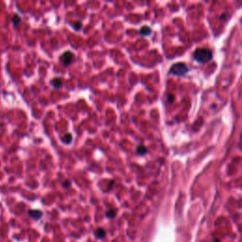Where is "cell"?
Instances as JSON below:
<instances>
[{
    "mask_svg": "<svg viewBox=\"0 0 242 242\" xmlns=\"http://www.w3.org/2000/svg\"><path fill=\"white\" fill-rule=\"evenodd\" d=\"M212 52L207 48H199L194 52V58L200 63H207L212 59Z\"/></svg>",
    "mask_w": 242,
    "mask_h": 242,
    "instance_id": "6da1fadb",
    "label": "cell"
},
{
    "mask_svg": "<svg viewBox=\"0 0 242 242\" xmlns=\"http://www.w3.org/2000/svg\"><path fill=\"white\" fill-rule=\"evenodd\" d=\"M188 72V68L185 65V63H178L173 64L170 68V73L174 74V75H178V76H183V75L186 74Z\"/></svg>",
    "mask_w": 242,
    "mask_h": 242,
    "instance_id": "7a4b0ae2",
    "label": "cell"
},
{
    "mask_svg": "<svg viewBox=\"0 0 242 242\" xmlns=\"http://www.w3.org/2000/svg\"><path fill=\"white\" fill-rule=\"evenodd\" d=\"M73 58H74V54L71 52V51H66V52H64L63 54V56L61 57V60H62V62L63 63L64 65H68V64H70L72 63Z\"/></svg>",
    "mask_w": 242,
    "mask_h": 242,
    "instance_id": "3957f363",
    "label": "cell"
},
{
    "mask_svg": "<svg viewBox=\"0 0 242 242\" xmlns=\"http://www.w3.org/2000/svg\"><path fill=\"white\" fill-rule=\"evenodd\" d=\"M29 214L30 217H33V219H35V220H39L43 216V213L39 210H29Z\"/></svg>",
    "mask_w": 242,
    "mask_h": 242,
    "instance_id": "277c9868",
    "label": "cell"
},
{
    "mask_svg": "<svg viewBox=\"0 0 242 242\" xmlns=\"http://www.w3.org/2000/svg\"><path fill=\"white\" fill-rule=\"evenodd\" d=\"M51 84L54 88H60L63 85V80L61 78H56V79L51 80Z\"/></svg>",
    "mask_w": 242,
    "mask_h": 242,
    "instance_id": "5b68a950",
    "label": "cell"
},
{
    "mask_svg": "<svg viewBox=\"0 0 242 242\" xmlns=\"http://www.w3.org/2000/svg\"><path fill=\"white\" fill-rule=\"evenodd\" d=\"M140 33H141V35H144V36L149 35V34L151 33V28H149V27L144 26V27H142V28H141Z\"/></svg>",
    "mask_w": 242,
    "mask_h": 242,
    "instance_id": "8992f818",
    "label": "cell"
},
{
    "mask_svg": "<svg viewBox=\"0 0 242 242\" xmlns=\"http://www.w3.org/2000/svg\"><path fill=\"white\" fill-rule=\"evenodd\" d=\"M96 236L98 238H103L105 236H106V232H105L104 229H102V228H98V229L96 231Z\"/></svg>",
    "mask_w": 242,
    "mask_h": 242,
    "instance_id": "52a82bcc",
    "label": "cell"
},
{
    "mask_svg": "<svg viewBox=\"0 0 242 242\" xmlns=\"http://www.w3.org/2000/svg\"><path fill=\"white\" fill-rule=\"evenodd\" d=\"M136 151H137L138 154L144 155V154H146V153H147V148H146V147H144V146L140 145V146L137 147V149H136Z\"/></svg>",
    "mask_w": 242,
    "mask_h": 242,
    "instance_id": "ba28073f",
    "label": "cell"
},
{
    "mask_svg": "<svg viewBox=\"0 0 242 242\" xmlns=\"http://www.w3.org/2000/svg\"><path fill=\"white\" fill-rule=\"evenodd\" d=\"M12 21L13 23V25H14L15 27L16 26H18L20 22H21V17H20L19 15H17V14H14L12 16Z\"/></svg>",
    "mask_w": 242,
    "mask_h": 242,
    "instance_id": "9c48e42d",
    "label": "cell"
},
{
    "mask_svg": "<svg viewBox=\"0 0 242 242\" xmlns=\"http://www.w3.org/2000/svg\"><path fill=\"white\" fill-rule=\"evenodd\" d=\"M115 215H117V211H115V209H110L106 212V217H110V219H114V217H115Z\"/></svg>",
    "mask_w": 242,
    "mask_h": 242,
    "instance_id": "30bf717a",
    "label": "cell"
},
{
    "mask_svg": "<svg viewBox=\"0 0 242 242\" xmlns=\"http://www.w3.org/2000/svg\"><path fill=\"white\" fill-rule=\"evenodd\" d=\"M71 141H72V135L70 134H66L64 135V138H63V142L65 143V144H70Z\"/></svg>",
    "mask_w": 242,
    "mask_h": 242,
    "instance_id": "8fae6325",
    "label": "cell"
},
{
    "mask_svg": "<svg viewBox=\"0 0 242 242\" xmlns=\"http://www.w3.org/2000/svg\"><path fill=\"white\" fill-rule=\"evenodd\" d=\"M81 27H82V24H81V22H80V21H77L73 24V28L76 30H80L81 29Z\"/></svg>",
    "mask_w": 242,
    "mask_h": 242,
    "instance_id": "7c38bea8",
    "label": "cell"
},
{
    "mask_svg": "<svg viewBox=\"0 0 242 242\" xmlns=\"http://www.w3.org/2000/svg\"><path fill=\"white\" fill-rule=\"evenodd\" d=\"M70 185V182L69 181H65V183H63V186L64 187H68Z\"/></svg>",
    "mask_w": 242,
    "mask_h": 242,
    "instance_id": "4fadbf2b",
    "label": "cell"
},
{
    "mask_svg": "<svg viewBox=\"0 0 242 242\" xmlns=\"http://www.w3.org/2000/svg\"><path fill=\"white\" fill-rule=\"evenodd\" d=\"M213 242H220V241L219 239H215V240H214Z\"/></svg>",
    "mask_w": 242,
    "mask_h": 242,
    "instance_id": "5bb4252c",
    "label": "cell"
},
{
    "mask_svg": "<svg viewBox=\"0 0 242 242\" xmlns=\"http://www.w3.org/2000/svg\"><path fill=\"white\" fill-rule=\"evenodd\" d=\"M241 138H242V135H241Z\"/></svg>",
    "mask_w": 242,
    "mask_h": 242,
    "instance_id": "9a60e30c",
    "label": "cell"
}]
</instances>
